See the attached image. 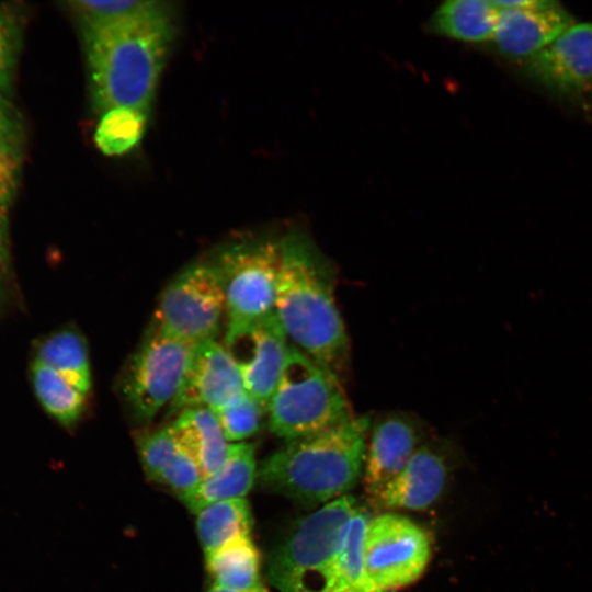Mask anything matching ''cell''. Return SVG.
I'll use <instances>...</instances> for the list:
<instances>
[{"instance_id": "1", "label": "cell", "mask_w": 592, "mask_h": 592, "mask_svg": "<svg viewBox=\"0 0 592 592\" xmlns=\"http://www.w3.org/2000/svg\"><path fill=\"white\" fill-rule=\"evenodd\" d=\"M367 520L350 494L320 506L270 554V583L278 592H391L379 589L364 569Z\"/></svg>"}, {"instance_id": "2", "label": "cell", "mask_w": 592, "mask_h": 592, "mask_svg": "<svg viewBox=\"0 0 592 592\" xmlns=\"http://www.w3.org/2000/svg\"><path fill=\"white\" fill-rule=\"evenodd\" d=\"M80 33L95 111H149L174 36L171 9L160 2L143 15Z\"/></svg>"}, {"instance_id": "3", "label": "cell", "mask_w": 592, "mask_h": 592, "mask_svg": "<svg viewBox=\"0 0 592 592\" xmlns=\"http://www.w3.org/2000/svg\"><path fill=\"white\" fill-rule=\"evenodd\" d=\"M280 248L274 310L300 351L335 373L346 361L349 341L334 299L333 271L301 236L285 237Z\"/></svg>"}, {"instance_id": "4", "label": "cell", "mask_w": 592, "mask_h": 592, "mask_svg": "<svg viewBox=\"0 0 592 592\" xmlns=\"http://www.w3.org/2000/svg\"><path fill=\"white\" fill-rule=\"evenodd\" d=\"M367 417L287 441L258 469L261 486L307 505H325L348 494L363 475Z\"/></svg>"}, {"instance_id": "5", "label": "cell", "mask_w": 592, "mask_h": 592, "mask_svg": "<svg viewBox=\"0 0 592 592\" xmlns=\"http://www.w3.org/2000/svg\"><path fill=\"white\" fill-rule=\"evenodd\" d=\"M270 430L292 441L351 419L337 374L296 346H289L277 386L267 405Z\"/></svg>"}, {"instance_id": "6", "label": "cell", "mask_w": 592, "mask_h": 592, "mask_svg": "<svg viewBox=\"0 0 592 592\" xmlns=\"http://www.w3.org/2000/svg\"><path fill=\"white\" fill-rule=\"evenodd\" d=\"M195 345L156 325L132 357L122 384L127 406L137 422L148 423L175 397Z\"/></svg>"}, {"instance_id": "7", "label": "cell", "mask_w": 592, "mask_h": 592, "mask_svg": "<svg viewBox=\"0 0 592 592\" xmlns=\"http://www.w3.org/2000/svg\"><path fill=\"white\" fill-rule=\"evenodd\" d=\"M430 557L429 536L412 520L392 512L367 520L362 540L363 566L379 589L395 592L410 585L423 574Z\"/></svg>"}, {"instance_id": "8", "label": "cell", "mask_w": 592, "mask_h": 592, "mask_svg": "<svg viewBox=\"0 0 592 592\" xmlns=\"http://www.w3.org/2000/svg\"><path fill=\"white\" fill-rule=\"evenodd\" d=\"M226 300L214 263H197L180 273L162 292L153 325L191 344L214 339Z\"/></svg>"}, {"instance_id": "9", "label": "cell", "mask_w": 592, "mask_h": 592, "mask_svg": "<svg viewBox=\"0 0 592 592\" xmlns=\"http://www.w3.org/2000/svg\"><path fill=\"white\" fill-rule=\"evenodd\" d=\"M280 262V242L270 240L237 243L219 254L214 265L229 321L253 319L274 310Z\"/></svg>"}, {"instance_id": "10", "label": "cell", "mask_w": 592, "mask_h": 592, "mask_svg": "<svg viewBox=\"0 0 592 592\" xmlns=\"http://www.w3.org/2000/svg\"><path fill=\"white\" fill-rule=\"evenodd\" d=\"M275 310L248 320L229 321L225 348L244 388L266 411L277 386L289 346Z\"/></svg>"}, {"instance_id": "11", "label": "cell", "mask_w": 592, "mask_h": 592, "mask_svg": "<svg viewBox=\"0 0 592 592\" xmlns=\"http://www.w3.org/2000/svg\"><path fill=\"white\" fill-rule=\"evenodd\" d=\"M500 9L491 39L496 50L515 59H527L576 23L573 16L553 0H497Z\"/></svg>"}, {"instance_id": "12", "label": "cell", "mask_w": 592, "mask_h": 592, "mask_svg": "<svg viewBox=\"0 0 592 592\" xmlns=\"http://www.w3.org/2000/svg\"><path fill=\"white\" fill-rule=\"evenodd\" d=\"M523 67L531 79L558 94L592 89V24L576 22Z\"/></svg>"}, {"instance_id": "13", "label": "cell", "mask_w": 592, "mask_h": 592, "mask_svg": "<svg viewBox=\"0 0 592 592\" xmlns=\"http://www.w3.org/2000/svg\"><path fill=\"white\" fill-rule=\"evenodd\" d=\"M246 391L241 375L225 345L209 339L195 345L170 408L175 412L202 406L215 411Z\"/></svg>"}, {"instance_id": "14", "label": "cell", "mask_w": 592, "mask_h": 592, "mask_svg": "<svg viewBox=\"0 0 592 592\" xmlns=\"http://www.w3.org/2000/svg\"><path fill=\"white\" fill-rule=\"evenodd\" d=\"M445 480L443 458L432 448L421 446L402 470L369 499L384 510H426L441 496Z\"/></svg>"}, {"instance_id": "15", "label": "cell", "mask_w": 592, "mask_h": 592, "mask_svg": "<svg viewBox=\"0 0 592 592\" xmlns=\"http://www.w3.org/2000/svg\"><path fill=\"white\" fill-rule=\"evenodd\" d=\"M414 425L398 414L378 421L366 445L363 480L369 498L408 464L418 449Z\"/></svg>"}, {"instance_id": "16", "label": "cell", "mask_w": 592, "mask_h": 592, "mask_svg": "<svg viewBox=\"0 0 592 592\" xmlns=\"http://www.w3.org/2000/svg\"><path fill=\"white\" fill-rule=\"evenodd\" d=\"M258 476L254 446L247 442L230 443L223 465L205 477L182 501L196 514L208 504L244 498Z\"/></svg>"}, {"instance_id": "17", "label": "cell", "mask_w": 592, "mask_h": 592, "mask_svg": "<svg viewBox=\"0 0 592 592\" xmlns=\"http://www.w3.org/2000/svg\"><path fill=\"white\" fill-rule=\"evenodd\" d=\"M171 426L198 463L204 478L223 465L230 443L212 409L202 406L185 408Z\"/></svg>"}, {"instance_id": "18", "label": "cell", "mask_w": 592, "mask_h": 592, "mask_svg": "<svg viewBox=\"0 0 592 592\" xmlns=\"http://www.w3.org/2000/svg\"><path fill=\"white\" fill-rule=\"evenodd\" d=\"M500 9L494 1L448 0L430 19L431 30L466 43L491 42Z\"/></svg>"}, {"instance_id": "19", "label": "cell", "mask_w": 592, "mask_h": 592, "mask_svg": "<svg viewBox=\"0 0 592 592\" xmlns=\"http://www.w3.org/2000/svg\"><path fill=\"white\" fill-rule=\"evenodd\" d=\"M206 567L217 588L250 592L263 587L260 556L250 535L238 537L205 554Z\"/></svg>"}, {"instance_id": "20", "label": "cell", "mask_w": 592, "mask_h": 592, "mask_svg": "<svg viewBox=\"0 0 592 592\" xmlns=\"http://www.w3.org/2000/svg\"><path fill=\"white\" fill-rule=\"evenodd\" d=\"M35 360L47 365L84 394L91 387L87 342L75 328H64L41 339Z\"/></svg>"}, {"instance_id": "21", "label": "cell", "mask_w": 592, "mask_h": 592, "mask_svg": "<svg viewBox=\"0 0 592 592\" xmlns=\"http://www.w3.org/2000/svg\"><path fill=\"white\" fill-rule=\"evenodd\" d=\"M251 528V510L246 498L218 501L196 513L197 535L205 554L249 536Z\"/></svg>"}, {"instance_id": "22", "label": "cell", "mask_w": 592, "mask_h": 592, "mask_svg": "<svg viewBox=\"0 0 592 592\" xmlns=\"http://www.w3.org/2000/svg\"><path fill=\"white\" fill-rule=\"evenodd\" d=\"M31 374L34 392L45 411L62 425H73L83 412L88 394L37 360L32 363Z\"/></svg>"}, {"instance_id": "23", "label": "cell", "mask_w": 592, "mask_h": 592, "mask_svg": "<svg viewBox=\"0 0 592 592\" xmlns=\"http://www.w3.org/2000/svg\"><path fill=\"white\" fill-rule=\"evenodd\" d=\"M148 121V110L117 106L101 114L94 141L106 156H121L141 140Z\"/></svg>"}, {"instance_id": "24", "label": "cell", "mask_w": 592, "mask_h": 592, "mask_svg": "<svg viewBox=\"0 0 592 592\" xmlns=\"http://www.w3.org/2000/svg\"><path fill=\"white\" fill-rule=\"evenodd\" d=\"M26 15L22 7L0 4V93L11 98L23 46Z\"/></svg>"}, {"instance_id": "25", "label": "cell", "mask_w": 592, "mask_h": 592, "mask_svg": "<svg viewBox=\"0 0 592 592\" xmlns=\"http://www.w3.org/2000/svg\"><path fill=\"white\" fill-rule=\"evenodd\" d=\"M160 1L110 0L69 2L80 30L114 24L153 10Z\"/></svg>"}, {"instance_id": "26", "label": "cell", "mask_w": 592, "mask_h": 592, "mask_svg": "<svg viewBox=\"0 0 592 592\" xmlns=\"http://www.w3.org/2000/svg\"><path fill=\"white\" fill-rule=\"evenodd\" d=\"M265 409L247 391L215 410L228 442L238 443L255 434Z\"/></svg>"}, {"instance_id": "27", "label": "cell", "mask_w": 592, "mask_h": 592, "mask_svg": "<svg viewBox=\"0 0 592 592\" xmlns=\"http://www.w3.org/2000/svg\"><path fill=\"white\" fill-rule=\"evenodd\" d=\"M136 443L144 470L153 481L181 446L171 425L144 432L137 436Z\"/></svg>"}, {"instance_id": "28", "label": "cell", "mask_w": 592, "mask_h": 592, "mask_svg": "<svg viewBox=\"0 0 592 592\" xmlns=\"http://www.w3.org/2000/svg\"><path fill=\"white\" fill-rule=\"evenodd\" d=\"M22 160V149L0 143V204L7 208L18 194Z\"/></svg>"}, {"instance_id": "29", "label": "cell", "mask_w": 592, "mask_h": 592, "mask_svg": "<svg viewBox=\"0 0 592 592\" xmlns=\"http://www.w3.org/2000/svg\"><path fill=\"white\" fill-rule=\"evenodd\" d=\"M25 127L21 113L0 93V143L23 149Z\"/></svg>"}, {"instance_id": "30", "label": "cell", "mask_w": 592, "mask_h": 592, "mask_svg": "<svg viewBox=\"0 0 592 592\" xmlns=\"http://www.w3.org/2000/svg\"><path fill=\"white\" fill-rule=\"evenodd\" d=\"M7 213L8 208L0 204V270H4L10 262Z\"/></svg>"}, {"instance_id": "31", "label": "cell", "mask_w": 592, "mask_h": 592, "mask_svg": "<svg viewBox=\"0 0 592 592\" xmlns=\"http://www.w3.org/2000/svg\"><path fill=\"white\" fill-rule=\"evenodd\" d=\"M207 592H232L213 585ZM250 592H270L264 585Z\"/></svg>"}, {"instance_id": "32", "label": "cell", "mask_w": 592, "mask_h": 592, "mask_svg": "<svg viewBox=\"0 0 592 592\" xmlns=\"http://www.w3.org/2000/svg\"><path fill=\"white\" fill-rule=\"evenodd\" d=\"M0 285H1V280H0ZM0 289H1V286H0Z\"/></svg>"}]
</instances>
